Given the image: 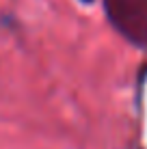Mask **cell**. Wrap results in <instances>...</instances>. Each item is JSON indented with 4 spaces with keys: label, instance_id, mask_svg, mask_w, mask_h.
Returning a JSON list of instances; mask_svg holds the SVG:
<instances>
[{
    "label": "cell",
    "instance_id": "obj_2",
    "mask_svg": "<svg viewBox=\"0 0 147 149\" xmlns=\"http://www.w3.org/2000/svg\"><path fill=\"white\" fill-rule=\"evenodd\" d=\"M80 2H84V4H91V2H95V0H80Z\"/></svg>",
    "mask_w": 147,
    "mask_h": 149
},
{
    "label": "cell",
    "instance_id": "obj_1",
    "mask_svg": "<svg viewBox=\"0 0 147 149\" xmlns=\"http://www.w3.org/2000/svg\"><path fill=\"white\" fill-rule=\"evenodd\" d=\"M113 28L136 48H147V0H104Z\"/></svg>",
    "mask_w": 147,
    "mask_h": 149
}]
</instances>
